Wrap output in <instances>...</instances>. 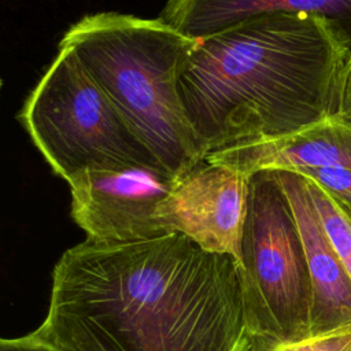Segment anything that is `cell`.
<instances>
[{
    "label": "cell",
    "mask_w": 351,
    "mask_h": 351,
    "mask_svg": "<svg viewBox=\"0 0 351 351\" xmlns=\"http://www.w3.org/2000/svg\"><path fill=\"white\" fill-rule=\"evenodd\" d=\"M351 41L332 21L274 12L196 40L180 100L207 156L339 114Z\"/></svg>",
    "instance_id": "cell-2"
},
{
    "label": "cell",
    "mask_w": 351,
    "mask_h": 351,
    "mask_svg": "<svg viewBox=\"0 0 351 351\" xmlns=\"http://www.w3.org/2000/svg\"><path fill=\"white\" fill-rule=\"evenodd\" d=\"M176 176L163 167L126 166L71 177V218L100 243H129L165 236L158 210Z\"/></svg>",
    "instance_id": "cell-6"
},
{
    "label": "cell",
    "mask_w": 351,
    "mask_h": 351,
    "mask_svg": "<svg viewBox=\"0 0 351 351\" xmlns=\"http://www.w3.org/2000/svg\"><path fill=\"white\" fill-rule=\"evenodd\" d=\"M195 43L160 18L119 12L85 15L60 41L74 51L130 130L176 177L206 159L178 92L180 70Z\"/></svg>",
    "instance_id": "cell-3"
},
{
    "label": "cell",
    "mask_w": 351,
    "mask_h": 351,
    "mask_svg": "<svg viewBox=\"0 0 351 351\" xmlns=\"http://www.w3.org/2000/svg\"><path fill=\"white\" fill-rule=\"evenodd\" d=\"M289 204L310 284V333L351 322V278L329 243L303 176L273 171Z\"/></svg>",
    "instance_id": "cell-8"
},
{
    "label": "cell",
    "mask_w": 351,
    "mask_h": 351,
    "mask_svg": "<svg viewBox=\"0 0 351 351\" xmlns=\"http://www.w3.org/2000/svg\"><path fill=\"white\" fill-rule=\"evenodd\" d=\"M274 12L324 16L351 41V0H167L159 18L182 36L202 40L244 19Z\"/></svg>",
    "instance_id": "cell-10"
},
{
    "label": "cell",
    "mask_w": 351,
    "mask_h": 351,
    "mask_svg": "<svg viewBox=\"0 0 351 351\" xmlns=\"http://www.w3.org/2000/svg\"><path fill=\"white\" fill-rule=\"evenodd\" d=\"M295 173V171H293ZM298 174L310 178L325 191L330 192L348 206H351V167L333 166L306 169Z\"/></svg>",
    "instance_id": "cell-13"
},
{
    "label": "cell",
    "mask_w": 351,
    "mask_h": 351,
    "mask_svg": "<svg viewBox=\"0 0 351 351\" xmlns=\"http://www.w3.org/2000/svg\"><path fill=\"white\" fill-rule=\"evenodd\" d=\"M248 188V176L204 159L176 178L158 222L165 234L180 233L204 251L230 256L241 276Z\"/></svg>",
    "instance_id": "cell-7"
},
{
    "label": "cell",
    "mask_w": 351,
    "mask_h": 351,
    "mask_svg": "<svg viewBox=\"0 0 351 351\" xmlns=\"http://www.w3.org/2000/svg\"><path fill=\"white\" fill-rule=\"evenodd\" d=\"M269 351H351V322L277 341Z\"/></svg>",
    "instance_id": "cell-12"
},
{
    "label": "cell",
    "mask_w": 351,
    "mask_h": 351,
    "mask_svg": "<svg viewBox=\"0 0 351 351\" xmlns=\"http://www.w3.org/2000/svg\"><path fill=\"white\" fill-rule=\"evenodd\" d=\"M247 330L234 261L170 233L66 250L32 335L59 351H247Z\"/></svg>",
    "instance_id": "cell-1"
},
{
    "label": "cell",
    "mask_w": 351,
    "mask_h": 351,
    "mask_svg": "<svg viewBox=\"0 0 351 351\" xmlns=\"http://www.w3.org/2000/svg\"><path fill=\"white\" fill-rule=\"evenodd\" d=\"M0 351H59L32 333L22 337H0Z\"/></svg>",
    "instance_id": "cell-14"
},
{
    "label": "cell",
    "mask_w": 351,
    "mask_h": 351,
    "mask_svg": "<svg viewBox=\"0 0 351 351\" xmlns=\"http://www.w3.org/2000/svg\"><path fill=\"white\" fill-rule=\"evenodd\" d=\"M18 119L53 173L66 181L90 170L163 167L67 45L59 44Z\"/></svg>",
    "instance_id": "cell-4"
},
{
    "label": "cell",
    "mask_w": 351,
    "mask_h": 351,
    "mask_svg": "<svg viewBox=\"0 0 351 351\" xmlns=\"http://www.w3.org/2000/svg\"><path fill=\"white\" fill-rule=\"evenodd\" d=\"M1 85H3V82H1V80H0V90H1Z\"/></svg>",
    "instance_id": "cell-16"
},
{
    "label": "cell",
    "mask_w": 351,
    "mask_h": 351,
    "mask_svg": "<svg viewBox=\"0 0 351 351\" xmlns=\"http://www.w3.org/2000/svg\"><path fill=\"white\" fill-rule=\"evenodd\" d=\"M244 295L261 292L280 326L310 333V288L298 229L273 171L250 177L243 237ZM310 285V284H308Z\"/></svg>",
    "instance_id": "cell-5"
},
{
    "label": "cell",
    "mask_w": 351,
    "mask_h": 351,
    "mask_svg": "<svg viewBox=\"0 0 351 351\" xmlns=\"http://www.w3.org/2000/svg\"><path fill=\"white\" fill-rule=\"evenodd\" d=\"M339 115L343 117L346 121L351 122V53L348 56V60L344 69L341 104H340Z\"/></svg>",
    "instance_id": "cell-15"
},
{
    "label": "cell",
    "mask_w": 351,
    "mask_h": 351,
    "mask_svg": "<svg viewBox=\"0 0 351 351\" xmlns=\"http://www.w3.org/2000/svg\"><path fill=\"white\" fill-rule=\"evenodd\" d=\"M206 160L248 177L259 171L351 167V122L329 115L287 134L210 152Z\"/></svg>",
    "instance_id": "cell-9"
},
{
    "label": "cell",
    "mask_w": 351,
    "mask_h": 351,
    "mask_svg": "<svg viewBox=\"0 0 351 351\" xmlns=\"http://www.w3.org/2000/svg\"><path fill=\"white\" fill-rule=\"evenodd\" d=\"M304 180L319 223L351 278V206L310 178Z\"/></svg>",
    "instance_id": "cell-11"
}]
</instances>
